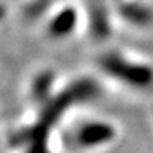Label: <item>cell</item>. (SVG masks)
<instances>
[{"instance_id":"obj_1","label":"cell","mask_w":153,"mask_h":153,"mask_svg":"<svg viewBox=\"0 0 153 153\" xmlns=\"http://www.w3.org/2000/svg\"><path fill=\"white\" fill-rule=\"evenodd\" d=\"M97 67L102 76L126 89L144 91L153 85L152 65L120 48H110L100 53Z\"/></svg>"},{"instance_id":"obj_2","label":"cell","mask_w":153,"mask_h":153,"mask_svg":"<svg viewBox=\"0 0 153 153\" xmlns=\"http://www.w3.org/2000/svg\"><path fill=\"white\" fill-rule=\"evenodd\" d=\"M45 18V33L51 40H64L70 37L80 21H83V15L73 4H61L53 6L46 10Z\"/></svg>"},{"instance_id":"obj_3","label":"cell","mask_w":153,"mask_h":153,"mask_svg":"<svg viewBox=\"0 0 153 153\" xmlns=\"http://www.w3.org/2000/svg\"><path fill=\"white\" fill-rule=\"evenodd\" d=\"M71 141L79 149H95L101 144H108L116 137L114 126L104 119H86L74 126Z\"/></svg>"},{"instance_id":"obj_4","label":"cell","mask_w":153,"mask_h":153,"mask_svg":"<svg viewBox=\"0 0 153 153\" xmlns=\"http://www.w3.org/2000/svg\"><path fill=\"white\" fill-rule=\"evenodd\" d=\"M53 0H24V10L28 16H43Z\"/></svg>"}]
</instances>
